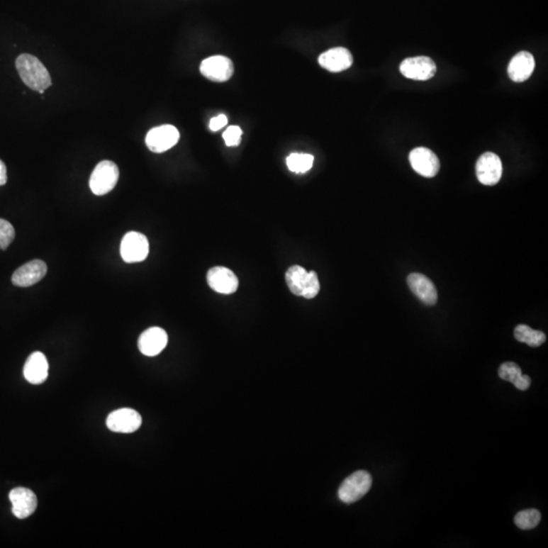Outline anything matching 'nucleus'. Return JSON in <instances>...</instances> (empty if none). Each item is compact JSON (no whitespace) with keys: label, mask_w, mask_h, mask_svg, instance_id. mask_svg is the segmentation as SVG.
Instances as JSON below:
<instances>
[{"label":"nucleus","mask_w":548,"mask_h":548,"mask_svg":"<svg viewBox=\"0 0 548 548\" xmlns=\"http://www.w3.org/2000/svg\"><path fill=\"white\" fill-rule=\"evenodd\" d=\"M16 67L21 79L33 91L43 94L52 84L48 70L35 56L21 54L16 61Z\"/></svg>","instance_id":"nucleus-1"},{"label":"nucleus","mask_w":548,"mask_h":548,"mask_svg":"<svg viewBox=\"0 0 548 548\" xmlns=\"http://www.w3.org/2000/svg\"><path fill=\"white\" fill-rule=\"evenodd\" d=\"M286 281L289 291L293 295L311 300L319 293L318 275L315 272H308L300 265H293L289 268L286 274Z\"/></svg>","instance_id":"nucleus-2"},{"label":"nucleus","mask_w":548,"mask_h":548,"mask_svg":"<svg viewBox=\"0 0 548 548\" xmlns=\"http://www.w3.org/2000/svg\"><path fill=\"white\" fill-rule=\"evenodd\" d=\"M119 180V169L111 161H103L96 164L89 179V188L98 196L108 194L114 189Z\"/></svg>","instance_id":"nucleus-3"},{"label":"nucleus","mask_w":548,"mask_h":548,"mask_svg":"<svg viewBox=\"0 0 548 548\" xmlns=\"http://www.w3.org/2000/svg\"><path fill=\"white\" fill-rule=\"evenodd\" d=\"M373 479L364 470H359L348 476L338 489V496L345 504H352L361 500L370 491Z\"/></svg>","instance_id":"nucleus-4"},{"label":"nucleus","mask_w":548,"mask_h":548,"mask_svg":"<svg viewBox=\"0 0 548 548\" xmlns=\"http://www.w3.org/2000/svg\"><path fill=\"white\" fill-rule=\"evenodd\" d=\"M148 252L150 244L145 235L138 232H129L122 239L120 254L125 262H141L147 259Z\"/></svg>","instance_id":"nucleus-5"},{"label":"nucleus","mask_w":548,"mask_h":548,"mask_svg":"<svg viewBox=\"0 0 548 548\" xmlns=\"http://www.w3.org/2000/svg\"><path fill=\"white\" fill-rule=\"evenodd\" d=\"M180 140V133L178 129L173 125H162L155 127L152 130L148 131L145 143L148 150L152 152L161 154L167 152L170 148L175 147Z\"/></svg>","instance_id":"nucleus-6"},{"label":"nucleus","mask_w":548,"mask_h":548,"mask_svg":"<svg viewBox=\"0 0 548 548\" xmlns=\"http://www.w3.org/2000/svg\"><path fill=\"white\" fill-rule=\"evenodd\" d=\"M401 72L408 79L415 81H427L434 77L437 72V65L432 58L427 56L408 58L402 61Z\"/></svg>","instance_id":"nucleus-7"},{"label":"nucleus","mask_w":548,"mask_h":548,"mask_svg":"<svg viewBox=\"0 0 548 548\" xmlns=\"http://www.w3.org/2000/svg\"><path fill=\"white\" fill-rule=\"evenodd\" d=\"M106 423L112 432L131 434L140 429L142 418L134 409L121 408L110 413Z\"/></svg>","instance_id":"nucleus-8"},{"label":"nucleus","mask_w":548,"mask_h":548,"mask_svg":"<svg viewBox=\"0 0 548 548\" xmlns=\"http://www.w3.org/2000/svg\"><path fill=\"white\" fill-rule=\"evenodd\" d=\"M201 72L209 81L225 82L234 74V65L225 56H211L202 61Z\"/></svg>","instance_id":"nucleus-9"},{"label":"nucleus","mask_w":548,"mask_h":548,"mask_svg":"<svg viewBox=\"0 0 548 548\" xmlns=\"http://www.w3.org/2000/svg\"><path fill=\"white\" fill-rule=\"evenodd\" d=\"M503 175V164L500 157L493 152H486L476 163V176L483 185L498 184Z\"/></svg>","instance_id":"nucleus-10"},{"label":"nucleus","mask_w":548,"mask_h":548,"mask_svg":"<svg viewBox=\"0 0 548 548\" xmlns=\"http://www.w3.org/2000/svg\"><path fill=\"white\" fill-rule=\"evenodd\" d=\"M409 162L416 173L432 178L439 173L440 161L434 152L425 147H416L409 154Z\"/></svg>","instance_id":"nucleus-11"},{"label":"nucleus","mask_w":548,"mask_h":548,"mask_svg":"<svg viewBox=\"0 0 548 548\" xmlns=\"http://www.w3.org/2000/svg\"><path fill=\"white\" fill-rule=\"evenodd\" d=\"M206 279H208V286L213 291L218 293H223V295L234 293L239 286V279H237L236 274L227 267H215L211 268L208 272Z\"/></svg>","instance_id":"nucleus-12"},{"label":"nucleus","mask_w":548,"mask_h":548,"mask_svg":"<svg viewBox=\"0 0 548 548\" xmlns=\"http://www.w3.org/2000/svg\"><path fill=\"white\" fill-rule=\"evenodd\" d=\"M46 274L47 265L44 261L32 260L16 270L11 276V281L20 288H28L42 281Z\"/></svg>","instance_id":"nucleus-13"},{"label":"nucleus","mask_w":548,"mask_h":548,"mask_svg":"<svg viewBox=\"0 0 548 548\" xmlns=\"http://www.w3.org/2000/svg\"><path fill=\"white\" fill-rule=\"evenodd\" d=\"M13 514L18 519H26L34 514L38 507L37 496L29 488H16L9 493Z\"/></svg>","instance_id":"nucleus-14"},{"label":"nucleus","mask_w":548,"mask_h":548,"mask_svg":"<svg viewBox=\"0 0 548 548\" xmlns=\"http://www.w3.org/2000/svg\"><path fill=\"white\" fill-rule=\"evenodd\" d=\"M168 345V334L160 327H152L141 333L138 338V348L147 357H156Z\"/></svg>","instance_id":"nucleus-15"},{"label":"nucleus","mask_w":548,"mask_h":548,"mask_svg":"<svg viewBox=\"0 0 548 548\" xmlns=\"http://www.w3.org/2000/svg\"><path fill=\"white\" fill-rule=\"evenodd\" d=\"M318 61L324 69L331 72H340L352 67L354 58L347 48L336 47L322 53Z\"/></svg>","instance_id":"nucleus-16"},{"label":"nucleus","mask_w":548,"mask_h":548,"mask_svg":"<svg viewBox=\"0 0 548 548\" xmlns=\"http://www.w3.org/2000/svg\"><path fill=\"white\" fill-rule=\"evenodd\" d=\"M49 364L46 357L42 352H33L23 367L26 380L33 385H40L48 378Z\"/></svg>","instance_id":"nucleus-17"},{"label":"nucleus","mask_w":548,"mask_h":548,"mask_svg":"<svg viewBox=\"0 0 548 548\" xmlns=\"http://www.w3.org/2000/svg\"><path fill=\"white\" fill-rule=\"evenodd\" d=\"M408 284L409 289L425 305L432 306L437 301V291L434 282L429 277L420 274L408 275Z\"/></svg>","instance_id":"nucleus-18"},{"label":"nucleus","mask_w":548,"mask_h":548,"mask_svg":"<svg viewBox=\"0 0 548 548\" xmlns=\"http://www.w3.org/2000/svg\"><path fill=\"white\" fill-rule=\"evenodd\" d=\"M534 68H535V60L532 54L522 51L517 53L510 61L508 74L513 82H523L531 77Z\"/></svg>","instance_id":"nucleus-19"},{"label":"nucleus","mask_w":548,"mask_h":548,"mask_svg":"<svg viewBox=\"0 0 548 548\" xmlns=\"http://www.w3.org/2000/svg\"><path fill=\"white\" fill-rule=\"evenodd\" d=\"M514 335L520 342L526 343L531 347H540L547 340V336L542 331L534 330L531 327L523 324L515 328Z\"/></svg>","instance_id":"nucleus-20"},{"label":"nucleus","mask_w":548,"mask_h":548,"mask_svg":"<svg viewBox=\"0 0 548 548\" xmlns=\"http://www.w3.org/2000/svg\"><path fill=\"white\" fill-rule=\"evenodd\" d=\"M314 164V157L308 154H291L286 159V164L289 171L296 174L307 173L311 170Z\"/></svg>","instance_id":"nucleus-21"},{"label":"nucleus","mask_w":548,"mask_h":548,"mask_svg":"<svg viewBox=\"0 0 548 548\" xmlns=\"http://www.w3.org/2000/svg\"><path fill=\"white\" fill-rule=\"evenodd\" d=\"M541 514L535 509L524 510L515 517V524L522 530L535 528L539 524Z\"/></svg>","instance_id":"nucleus-22"},{"label":"nucleus","mask_w":548,"mask_h":548,"mask_svg":"<svg viewBox=\"0 0 548 548\" xmlns=\"http://www.w3.org/2000/svg\"><path fill=\"white\" fill-rule=\"evenodd\" d=\"M15 228L8 220L0 218V249L6 250L15 239Z\"/></svg>","instance_id":"nucleus-23"},{"label":"nucleus","mask_w":548,"mask_h":548,"mask_svg":"<svg viewBox=\"0 0 548 548\" xmlns=\"http://www.w3.org/2000/svg\"><path fill=\"white\" fill-rule=\"evenodd\" d=\"M522 375L521 369L518 364L515 363H505L498 369V376L503 380L508 381V382L514 383Z\"/></svg>","instance_id":"nucleus-24"},{"label":"nucleus","mask_w":548,"mask_h":548,"mask_svg":"<svg viewBox=\"0 0 548 548\" xmlns=\"http://www.w3.org/2000/svg\"><path fill=\"white\" fill-rule=\"evenodd\" d=\"M242 134L243 131L239 126H230L225 129L223 134V140H225L227 147H237L241 142Z\"/></svg>","instance_id":"nucleus-25"},{"label":"nucleus","mask_w":548,"mask_h":548,"mask_svg":"<svg viewBox=\"0 0 548 548\" xmlns=\"http://www.w3.org/2000/svg\"><path fill=\"white\" fill-rule=\"evenodd\" d=\"M228 124V118L225 115H218V116L213 117L209 122V129L213 133L220 130L223 128Z\"/></svg>","instance_id":"nucleus-26"},{"label":"nucleus","mask_w":548,"mask_h":548,"mask_svg":"<svg viewBox=\"0 0 548 548\" xmlns=\"http://www.w3.org/2000/svg\"><path fill=\"white\" fill-rule=\"evenodd\" d=\"M513 384L515 385V387H516L517 389L524 391V390H527L529 387H530L531 379L530 377H528V376L523 375V374H522V375L520 376V377L517 379V380L515 381Z\"/></svg>","instance_id":"nucleus-27"},{"label":"nucleus","mask_w":548,"mask_h":548,"mask_svg":"<svg viewBox=\"0 0 548 548\" xmlns=\"http://www.w3.org/2000/svg\"><path fill=\"white\" fill-rule=\"evenodd\" d=\"M8 182V172H6V166L4 162L0 160V186H4Z\"/></svg>","instance_id":"nucleus-28"}]
</instances>
